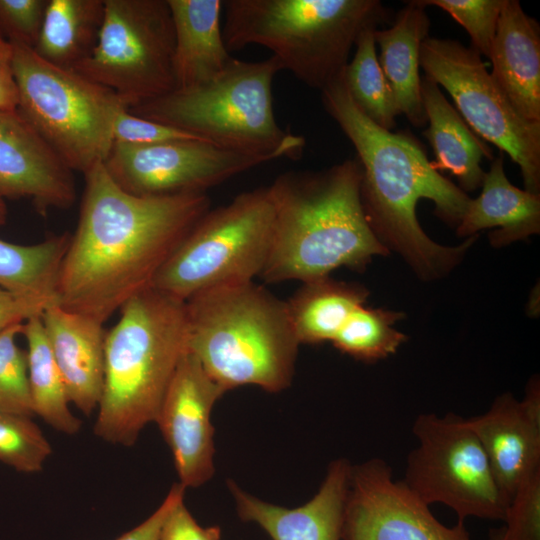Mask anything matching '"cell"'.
Instances as JSON below:
<instances>
[{
  "label": "cell",
  "instance_id": "obj_1",
  "mask_svg": "<svg viewBox=\"0 0 540 540\" xmlns=\"http://www.w3.org/2000/svg\"><path fill=\"white\" fill-rule=\"evenodd\" d=\"M84 179L78 224L59 272L57 305L104 324L152 287L164 263L210 210V199L206 192L129 194L103 163Z\"/></svg>",
  "mask_w": 540,
  "mask_h": 540
},
{
  "label": "cell",
  "instance_id": "obj_11",
  "mask_svg": "<svg viewBox=\"0 0 540 540\" xmlns=\"http://www.w3.org/2000/svg\"><path fill=\"white\" fill-rule=\"evenodd\" d=\"M412 432L418 445L408 454L402 481L421 500L450 507L461 522L468 517L504 521L509 503L466 419L423 413Z\"/></svg>",
  "mask_w": 540,
  "mask_h": 540
},
{
  "label": "cell",
  "instance_id": "obj_5",
  "mask_svg": "<svg viewBox=\"0 0 540 540\" xmlns=\"http://www.w3.org/2000/svg\"><path fill=\"white\" fill-rule=\"evenodd\" d=\"M186 302L188 351L226 392L292 382L299 341L286 301L254 281L202 291Z\"/></svg>",
  "mask_w": 540,
  "mask_h": 540
},
{
  "label": "cell",
  "instance_id": "obj_12",
  "mask_svg": "<svg viewBox=\"0 0 540 540\" xmlns=\"http://www.w3.org/2000/svg\"><path fill=\"white\" fill-rule=\"evenodd\" d=\"M420 67L449 93L471 130L519 166L525 190L540 195V123L514 109L481 55L457 40L428 36L420 46Z\"/></svg>",
  "mask_w": 540,
  "mask_h": 540
},
{
  "label": "cell",
  "instance_id": "obj_38",
  "mask_svg": "<svg viewBox=\"0 0 540 540\" xmlns=\"http://www.w3.org/2000/svg\"><path fill=\"white\" fill-rule=\"evenodd\" d=\"M52 305L56 304L41 298L19 295L0 287V332L23 324L32 317L41 316Z\"/></svg>",
  "mask_w": 540,
  "mask_h": 540
},
{
  "label": "cell",
  "instance_id": "obj_20",
  "mask_svg": "<svg viewBox=\"0 0 540 540\" xmlns=\"http://www.w3.org/2000/svg\"><path fill=\"white\" fill-rule=\"evenodd\" d=\"M540 30L519 1L505 0L489 60L492 79L526 120L540 123Z\"/></svg>",
  "mask_w": 540,
  "mask_h": 540
},
{
  "label": "cell",
  "instance_id": "obj_15",
  "mask_svg": "<svg viewBox=\"0 0 540 540\" xmlns=\"http://www.w3.org/2000/svg\"><path fill=\"white\" fill-rule=\"evenodd\" d=\"M225 391L187 351L167 388L155 422L169 446L184 488H196L214 474L211 411Z\"/></svg>",
  "mask_w": 540,
  "mask_h": 540
},
{
  "label": "cell",
  "instance_id": "obj_17",
  "mask_svg": "<svg viewBox=\"0 0 540 540\" xmlns=\"http://www.w3.org/2000/svg\"><path fill=\"white\" fill-rule=\"evenodd\" d=\"M479 439L499 489L510 503L522 481L540 469V387L530 380L523 400L498 396L487 412L466 419Z\"/></svg>",
  "mask_w": 540,
  "mask_h": 540
},
{
  "label": "cell",
  "instance_id": "obj_21",
  "mask_svg": "<svg viewBox=\"0 0 540 540\" xmlns=\"http://www.w3.org/2000/svg\"><path fill=\"white\" fill-rule=\"evenodd\" d=\"M481 194L470 203L456 227L459 237L469 238L478 231L489 233L494 247L506 246L540 231V195L510 183L504 170V155L494 156L485 172Z\"/></svg>",
  "mask_w": 540,
  "mask_h": 540
},
{
  "label": "cell",
  "instance_id": "obj_14",
  "mask_svg": "<svg viewBox=\"0 0 540 540\" xmlns=\"http://www.w3.org/2000/svg\"><path fill=\"white\" fill-rule=\"evenodd\" d=\"M342 540H471L464 522L448 527L390 466L373 458L351 465Z\"/></svg>",
  "mask_w": 540,
  "mask_h": 540
},
{
  "label": "cell",
  "instance_id": "obj_6",
  "mask_svg": "<svg viewBox=\"0 0 540 540\" xmlns=\"http://www.w3.org/2000/svg\"><path fill=\"white\" fill-rule=\"evenodd\" d=\"M223 8L229 52L263 46L283 70L320 91L343 72L361 31L390 20L378 0H225Z\"/></svg>",
  "mask_w": 540,
  "mask_h": 540
},
{
  "label": "cell",
  "instance_id": "obj_30",
  "mask_svg": "<svg viewBox=\"0 0 540 540\" xmlns=\"http://www.w3.org/2000/svg\"><path fill=\"white\" fill-rule=\"evenodd\" d=\"M403 317L401 312L362 305L349 316L332 344L357 360L384 359L407 340L406 335L393 327Z\"/></svg>",
  "mask_w": 540,
  "mask_h": 540
},
{
  "label": "cell",
  "instance_id": "obj_23",
  "mask_svg": "<svg viewBox=\"0 0 540 540\" xmlns=\"http://www.w3.org/2000/svg\"><path fill=\"white\" fill-rule=\"evenodd\" d=\"M429 27L425 7L414 0L396 14L390 27L374 31L375 43L380 47L378 61L399 113L416 127L427 124L419 68L420 46L428 37Z\"/></svg>",
  "mask_w": 540,
  "mask_h": 540
},
{
  "label": "cell",
  "instance_id": "obj_13",
  "mask_svg": "<svg viewBox=\"0 0 540 540\" xmlns=\"http://www.w3.org/2000/svg\"><path fill=\"white\" fill-rule=\"evenodd\" d=\"M277 159L232 150L200 139L158 144L113 143L103 165L125 192L165 196L206 192L227 179Z\"/></svg>",
  "mask_w": 540,
  "mask_h": 540
},
{
  "label": "cell",
  "instance_id": "obj_18",
  "mask_svg": "<svg viewBox=\"0 0 540 540\" xmlns=\"http://www.w3.org/2000/svg\"><path fill=\"white\" fill-rule=\"evenodd\" d=\"M351 464L337 459L315 496L289 509L260 500L228 480L238 516L258 524L272 540H342L344 506Z\"/></svg>",
  "mask_w": 540,
  "mask_h": 540
},
{
  "label": "cell",
  "instance_id": "obj_25",
  "mask_svg": "<svg viewBox=\"0 0 540 540\" xmlns=\"http://www.w3.org/2000/svg\"><path fill=\"white\" fill-rule=\"evenodd\" d=\"M366 287L337 281L330 276L302 282L286 301L300 344L332 342L349 316L364 305Z\"/></svg>",
  "mask_w": 540,
  "mask_h": 540
},
{
  "label": "cell",
  "instance_id": "obj_36",
  "mask_svg": "<svg viewBox=\"0 0 540 540\" xmlns=\"http://www.w3.org/2000/svg\"><path fill=\"white\" fill-rule=\"evenodd\" d=\"M112 135L113 143L133 145L158 144L190 139L203 140L175 127L134 115L128 109H123L118 113L113 125Z\"/></svg>",
  "mask_w": 540,
  "mask_h": 540
},
{
  "label": "cell",
  "instance_id": "obj_28",
  "mask_svg": "<svg viewBox=\"0 0 540 540\" xmlns=\"http://www.w3.org/2000/svg\"><path fill=\"white\" fill-rule=\"evenodd\" d=\"M70 237L63 232L31 245L0 239V287L58 304L59 272Z\"/></svg>",
  "mask_w": 540,
  "mask_h": 540
},
{
  "label": "cell",
  "instance_id": "obj_24",
  "mask_svg": "<svg viewBox=\"0 0 540 540\" xmlns=\"http://www.w3.org/2000/svg\"><path fill=\"white\" fill-rule=\"evenodd\" d=\"M421 98L428 124L423 135L433 149V167L449 171L465 193L475 191L485 175L482 159L492 161L493 151L471 130L439 85L427 76L421 79Z\"/></svg>",
  "mask_w": 540,
  "mask_h": 540
},
{
  "label": "cell",
  "instance_id": "obj_39",
  "mask_svg": "<svg viewBox=\"0 0 540 540\" xmlns=\"http://www.w3.org/2000/svg\"><path fill=\"white\" fill-rule=\"evenodd\" d=\"M185 488L176 483L161 505L145 521L122 534L116 540H159L162 526L173 507L184 499Z\"/></svg>",
  "mask_w": 540,
  "mask_h": 540
},
{
  "label": "cell",
  "instance_id": "obj_19",
  "mask_svg": "<svg viewBox=\"0 0 540 540\" xmlns=\"http://www.w3.org/2000/svg\"><path fill=\"white\" fill-rule=\"evenodd\" d=\"M41 319L70 403L90 416L98 408L104 382L103 323L57 304L48 307Z\"/></svg>",
  "mask_w": 540,
  "mask_h": 540
},
{
  "label": "cell",
  "instance_id": "obj_26",
  "mask_svg": "<svg viewBox=\"0 0 540 540\" xmlns=\"http://www.w3.org/2000/svg\"><path fill=\"white\" fill-rule=\"evenodd\" d=\"M104 8V0H48L33 50L52 65L74 70L97 44Z\"/></svg>",
  "mask_w": 540,
  "mask_h": 540
},
{
  "label": "cell",
  "instance_id": "obj_29",
  "mask_svg": "<svg viewBox=\"0 0 540 540\" xmlns=\"http://www.w3.org/2000/svg\"><path fill=\"white\" fill-rule=\"evenodd\" d=\"M377 28L369 26L359 34L354 56L344 69V78L358 109L379 127L392 131L400 113L376 55Z\"/></svg>",
  "mask_w": 540,
  "mask_h": 540
},
{
  "label": "cell",
  "instance_id": "obj_7",
  "mask_svg": "<svg viewBox=\"0 0 540 540\" xmlns=\"http://www.w3.org/2000/svg\"><path fill=\"white\" fill-rule=\"evenodd\" d=\"M281 70L274 56L255 62L233 57L210 81L175 89L128 110L220 147L297 159L305 139L282 129L273 111L272 84Z\"/></svg>",
  "mask_w": 540,
  "mask_h": 540
},
{
  "label": "cell",
  "instance_id": "obj_37",
  "mask_svg": "<svg viewBox=\"0 0 540 540\" xmlns=\"http://www.w3.org/2000/svg\"><path fill=\"white\" fill-rule=\"evenodd\" d=\"M220 538L221 530L218 526H200L181 500L168 514L159 540H220Z\"/></svg>",
  "mask_w": 540,
  "mask_h": 540
},
{
  "label": "cell",
  "instance_id": "obj_40",
  "mask_svg": "<svg viewBox=\"0 0 540 540\" xmlns=\"http://www.w3.org/2000/svg\"><path fill=\"white\" fill-rule=\"evenodd\" d=\"M18 94L13 72V46L0 35V110H15Z\"/></svg>",
  "mask_w": 540,
  "mask_h": 540
},
{
  "label": "cell",
  "instance_id": "obj_2",
  "mask_svg": "<svg viewBox=\"0 0 540 540\" xmlns=\"http://www.w3.org/2000/svg\"><path fill=\"white\" fill-rule=\"evenodd\" d=\"M320 92L325 111L357 152L362 203L378 240L389 253H398L422 280L449 274L478 235L458 246L436 243L418 222L417 204L420 199L432 201L435 214L456 228L471 198L433 167L411 134L381 128L358 109L347 89L344 70Z\"/></svg>",
  "mask_w": 540,
  "mask_h": 540
},
{
  "label": "cell",
  "instance_id": "obj_10",
  "mask_svg": "<svg viewBox=\"0 0 540 540\" xmlns=\"http://www.w3.org/2000/svg\"><path fill=\"white\" fill-rule=\"evenodd\" d=\"M92 54L74 71L132 108L175 90L174 26L167 0H104Z\"/></svg>",
  "mask_w": 540,
  "mask_h": 540
},
{
  "label": "cell",
  "instance_id": "obj_42",
  "mask_svg": "<svg viewBox=\"0 0 540 540\" xmlns=\"http://www.w3.org/2000/svg\"><path fill=\"white\" fill-rule=\"evenodd\" d=\"M489 540H501V529L492 531Z\"/></svg>",
  "mask_w": 540,
  "mask_h": 540
},
{
  "label": "cell",
  "instance_id": "obj_22",
  "mask_svg": "<svg viewBox=\"0 0 540 540\" xmlns=\"http://www.w3.org/2000/svg\"><path fill=\"white\" fill-rule=\"evenodd\" d=\"M174 26L175 89L208 82L230 63L221 27V0H167Z\"/></svg>",
  "mask_w": 540,
  "mask_h": 540
},
{
  "label": "cell",
  "instance_id": "obj_27",
  "mask_svg": "<svg viewBox=\"0 0 540 540\" xmlns=\"http://www.w3.org/2000/svg\"><path fill=\"white\" fill-rule=\"evenodd\" d=\"M22 334L27 342L28 381L34 415L58 432L76 434L82 422L70 409L66 385L41 316L27 320Z\"/></svg>",
  "mask_w": 540,
  "mask_h": 540
},
{
  "label": "cell",
  "instance_id": "obj_3",
  "mask_svg": "<svg viewBox=\"0 0 540 540\" xmlns=\"http://www.w3.org/2000/svg\"><path fill=\"white\" fill-rule=\"evenodd\" d=\"M361 180L354 158L319 171L285 172L268 186L274 224L260 275L265 282H306L340 267L362 271L389 253L368 222Z\"/></svg>",
  "mask_w": 540,
  "mask_h": 540
},
{
  "label": "cell",
  "instance_id": "obj_32",
  "mask_svg": "<svg viewBox=\"0 0 540 540\" xmlns=\"http://www.w3.org/2000/svg\"><path fill=\"white\" fill-rule=\"evenodd\" d=\"M23 324L0 332V412L32 417L27 355L16 344Z\"/></svg>",
  "mask_w": 540,
  "mask_h": 540
},
{
  "label": "cell",
  "instance_id": "obj_4",
  "mask_svg": "<svg viewBox=\"0 0 540 540\" xmlns=\"http://www.w3.org/2000/svg\"><path fill=\"white\" fill-rule=\"evenodd\" d=\"M106 332L102 395L94 433L132 446L155 422L161 403L188 351L186 302L148 288L126 302Z\"/></svg>",
  "mask_w": 540,
  "mask_h": 540
},
{
  "label": "cell",
  "instance_id": "obj_33",
  "mask_svg": "<svg viewBox=\"0 0 540 540\" xmlns=\"http://www.w3.org/2000/svg\"><path fill=\"white\" fill-rule=\"evenodd\" d=\"M420 5L437 6L467 31L471 47L490 58L499 16L505 0H416Z\"/></svg>",
  "mask_w": 540,
  "mask_h": 540
},
{
  "label": "cell",
  "instance_id": "obj_8",
  "mask_svg": "<svg viewBox=\"0 0 540 540\" xmlns=\"http://www.w3.org/2000/svg\"><path fill=\"white\" fill-rule=\"evenodd\" d=\"M12 46L18 112L74 172L84 175L103 163L126 103L76 71L44 61L32 48Z\"/></svg>",
  "mask_w": 540,
  "mask_h": 540
},
{
  "label": "cell",
  "instance_id": "obj_41",
  "mask_svg": "<svg viewBox=\"0 0 540 540\" xmlns=\"http://www.w3.org/2000/svg\"><path fill=\"white\" fill-rule=\"evenodd\" d=\"M8 209L5 200L0 197V226H3L7 221Z\"/></svg>",
  "mask_w": 540,
  "mask_h": 540
},
{
  "label": "cell",
  "instance_id": "obj_35",
  "mask_svg": "<svg viewBox=\"0 0 540 540\" xmlns=\"http://www.w3.org/2000/svg\"><path fill=\"white\" fill-rule=\"evenodd\" d=\"M48 0H0V35L12 44L34 48Z\"/></svg>",
  "mask_w": 540,
  "mask_h": 540
},
{
  "label": "cell",
  "instance_id": "obj_34",
  "mask_svg": "<svg viewBox=\"0 0 540 540\" xmlns=\"http://www.w3.org/2000/svg\"><path fill=\"white\" fill-rule=\"evenodd\" d=\"M501 528V540H540V469L516 489Z\"/></svg>",
  "mask_w": 540,
  "mask_h": 540
},
{
  "label": "cell",
  "instance_id": "obj_16",
  "mask_svg": "<svg viewBox=\"0 0 540 540\" xmlns=\"http://www.w3.org/2000/svg\"><path fill=\"white\" fill-rule=\"evenodd\" d=\"M0 197L29 198L41 216L76 200L74 171L15 110H0Z\"/></svg>",
  "mask_w": 540,
  "mask_h": 540
},
{
  "label": "cell",
  "instance_id": "obj_9",
  "mask_svg": "<svg viewBox=\"0 0 540 540\" xmlns=\"http://www.w3.org/2000/svg\"><path fill=\"white\" fill-rule=\"evenodd\" d=\"M273 224L268 187L210 209L161 267L152 288L186 301L205 290L253 281L267 262Z\"/></svg>",
  "mask_w": 540,
  "mask_h": 540
},
{
  "label": "cell",
  "instance_id": "obj_31",
  "mask_svg": "<svg viewBox=\"0 0 540 540\" xmlns=\"http://www.w3.org/2000/svg\"><path fill=\"white\" fill-rule=\"evenodd\" d=\"M52 448L31 417L0 412V461L24 473L42 470Z\"/></svg>",
  "mask_w": 540,
  "mask_h": 540
}]
</instances>
